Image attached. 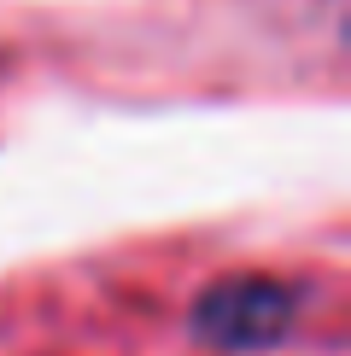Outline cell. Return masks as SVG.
Segmentation results:
<instances>
[{
  "label": "cell",
  "instance_id": "6da1fadb",
  "mask_svg": "<svg viewBox=\"0 0 351 356\" xmlns=\"http://www.w3.org/2000/svg\"><path fill=\"white\" fill-rule=\"evenodd\" d=\"M299 304H304V292L281 275H228V280H211L194 298L187 327H194L199 345L246 356V350L281 345L292 333V321H299Z\"/></svg>",
  "mask_w": 351,
  "mask_h": 356
}]
</instances>
